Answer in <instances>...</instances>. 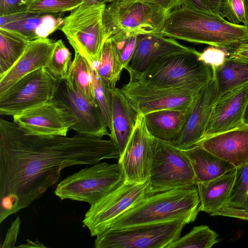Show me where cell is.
I'll return each mask as SVG.
<instances>
[{
    "label": "cell",
    "instance_id": "obj_1",
    "mask_svg": "<svg viewBox=\"0 0 248 248\" xmlns=\"http://www.w3.org/2000/svg\"><path fill=\"white\" fill-rule=\"evenodd\" d=\"M111 140L77 133L72 137L29 134L0 119V223L39 199L63 169L118 158Z\"/></svg>",
    "mask_w": 248,
    "mask_h": 248
},
{
    "label": "cell",
    "instance_id": "obj_2",
    "mask_svg": "<svg viewBox=\"0 0 248 248\" xmlns=\"http://www.w3.org/2000/svg\"><path fill=\"white\" fill-rule=\"evenodd\" d=\"M159 34L226 49L248 39V27L181 6L170 12Z\"/></svg>",
    "mask_w": 248,
    "mask_h": 248
},
{
    "label": "cell",
    "instance_id": "obj_3",
    "mask_svg": "<svg viewBox=\"0 0 248 248\" xmlns=\"http://www.w3.org/2000/svg\"><path fill=\"white\" fill-rule=\"evenodd\" d=\"M196 186L154 194L131 207L111 224L109 229L181 220L193 222L200 211Z\"/></svg>",
    "mask_w": 248,
    "mask_h": 248
},
{
    "label": "cell",
    "instance_id": "obj_4",
    "mask_svg": "<svg viewBox=\"0 0 248 248\" xmlns=\"http://www.w3.org/2000/svg\"><path fill=\"white\" fill-rule=\"evenodd\" d=\"M195 48L172 54L155 61L134 78L141 83L158 88H182L199 93L212 79L211 67L200 61Z\"/></svg>",
    "mask_w": 248,
    "mask_h": 248
},
{
    "label": "cell",
    "instance_id": "obj_5",
    "mask_svg": "<svg viewBox=\"0 0 248 248\" xmlns=\"http://www.w3.org/2000/svg\"><path fill=\"white\" fill-rule=\"evenodd\" d=\"M170 11L138 0H116L106 4L103 15L106 40L121 32L159 33Z\"/></svg>",
    "mask_w": 248,
    "mask_h": 248
},
{
    "label": "cell",
    "instance_id": "obj_6",
    "mask_svg": "<svg viewBox=\"0 0 248 248\" xmlns=\"http://www.w3.org/2000/svg\"><path fill=\"white\" fill-rule=\"evenodd\" d=\"M106 6L99 2L81 4L63 18L60 29L75 51L92 66H96L106 40L103 24Z\"/></svg>",
    "mask_w": 248,
    "mask_h": 248
},
{
    "label": "cell",
    "instance_id": "obj_7",
    "mask_svg": "<svg viewBox=\"0 0 248 248\" xmlns=\"http://www.w3.org/2000/svg\"><path fill=\"white\" fill-rule=\"evenodd\" d=\"M124 182L118 163L98 162L67 177L54 192L61 200L85 202L92 206Z\"/></svg>",
    "mask_w": 248,
    "mask_h": 248
},
{
    "label": "cell",
    "instance_id": "obj_8",
    "mask_svg": "<svg viewBox=\"0 0 248 248\" xmlns=\"http://www.w3.org/2000/svg\"><path fill=\"white\" fill-rule=\"evenodd\" d=\"M148 181L153 194L196 186L190 162L184 151L155 139Z\"/></svg>",
    "mask_w": 248,
    "mask_h": 248
},
{
    "label": "cell",
    "instance_id": "obj_9",
    "mask_svg": "<svg viewBox=\"0 0 248 248\" xmlns=\"http://www.w3.org/2000/svg\"><path fill=\"white\" fill-rule=\"evenodd\" d=\"M186 224L175 220L108 229L96 236V248H166L178 239Z\"/></svg>",
    "mask_w": 248,
    "mask_h": 248
},
{
    "label": "cell",
    "instance_id": "obj_10",
    "mask_svg": "<svg viewBox=\"0 0 248 248\" xmlns=\"http://www.w3.org/2000/svg\"><path fill=\"white\" fill-rule=\"evenodd\" d=\"M153 194L149 181L140 184L124 182L91 206L83 223L91 236H97L109 229L112 223L124 212Z\"/></svg>",
    "mask_w": 248,
    "mask_h": 248
},
{
    "label": "cell",
    "instance_id": "obj_11",
    "mask_svg": "<svg viewBox=\"0 0 248 248\" xmlns=\"http://www.w3.org/2000/svg\"><path fill=\"white\" fill-rule=\"evenodd\" d=\"M58 82L46 68L26 75L0 95V114L13 116L52 100Z\"/></svg>",
    "mask_w": 248,
    "mask_h": 248
},
{
    "label": "cell",
    "instance_id": "obj_12",
    "mask_svg": "<svg viewBox=\"0 0 248 248\" xmlns=\"http://www.w3.org/2000/svg\"><path fill=\"white\" fill-rule=\"evenodd\" d=\"M138 114L169 109H186L194 103L198 93L182 89L158 88L130 79L121 89Z\"/></svg>",
    "mask_w": 248,
    "mask_h": 248
},
{
    "label": "cell",
    "instance_id": "obj_13",
    "mask_svg": "<svg viewBox=\"0 0 248 248\" xmlns=\"http://www.w3.org/2000/svg\"><path fill=\"white\" fill-rule=\"evenodd\" d=\"M54 98L73 115L77 133L102 138L110 133L96 102L89 99L65 79L58 80Z\"/></svg>",
    "mask_w": 248,
    "mask_h": 248
},
{
    "label": "cell",
    "instance_id": "obj_14",
    "mask_svg": "<svg viewBox=\"0 0 248 248\" xmlns=\"http://www.w3.org/2000/svg\"><path fill=\"white\" fill-rule=\"evenodd\" d=\"M155 140L147 129L144 115L139 114L133 133L118 161L125 182L140 184L148 181Z\"/></svg>",
    "mask_w": 248,
    "mask_h": 248
},
{
    "label": "cell",
    "instance_id": "obj_15",
    "mask_svg": "<svg viewBox=\"0 0 248 248\" xmlns=\"http://www.w3.org/2000/svg\"><path fill=\"white\" fill-rule=\"evenodd\" d=\"M13 118L25 132L37 135L66 136L76 123L71 113L55 98Z\"/></svg>",
    "mask_w": 248,
    "mask_h": 248
},
{
    "label": "cell",
    "instance_id": "obj_16",
    "mask_svg": "<svg viewBox=\"0 0 248 248\" xmlns=\"http://www.w3.org/2000/svg\"><path fill=\"white\" fill-rule=\"evenodd\" d=\"M248 104V83L223 95L214 103L201 140L245 124L244 117Z\"/></svg>",
    "mask_w": 248,
    "mask_h": 248
},
{
    "label": "cell",
    "instance_id": "obj_17",
    "mask_svg": "<svg viewBox=\"0 0 248 248\" xmlns=\"http://www.w3.org/2000/svg\"><path fill=\"white\" fill-rule=\"evenodd\" d=\"M194 49L159 33L140 35L132 58L125 69L130 78H134L160 59L172 54L191 51Z\"/></svg>",
    "mask_w": 248,
    "mask_h": 248
},
{
    "label": "cell",
    "instance_id": "obj_18",
    "mask_svg": "<svg viewBox=\"0 0 248 248\" xmlns=\"http://www.w3.org/2000/svg\"><path fill=\"white\" fill-rule=\"evenodd\" d=\"M216 85L212 79L198 93L181 134L172 144L185 150L197 145L203 138L216 98Z\"/></svg>",
    "mask_w": 248,
    "mask_h": 248
},
{
    "label": "cell",
    "instance_id": "obj_19",
    "mask_svg": "<svg viewBox=\"0 0 248 248\" xmlns=\"http://www.w3.org/2000/svg\"><path fill=\"white\" fill-rule=\"evenodd\" d=\"M197 145L231 163L235 168L242 166L248 163V124L212 136Z\"/></svg>",
    "mask_w": 248,
    "mask_h": 248
},
{
    "label": "cell",
    "instance_id": "obj_20",
    "mask_svg": "<svg viewBox=\"0 0 248 248\" xmlns=\"http://www.w3.org/2000/svg\"><path fill=\"white\" fill-rule=\"evenodd\" d=\"M56 41L48 37L30 41L26 50L4 75L0 76V95L26 75L46 68Z\"/></svg>",
    "mask_w": 248,
    "mask_h": 248
},
{
    "label": "cell",
    "instance_id": "obj_21",
    "mask_svg": "<svg viewBox=\"0 0 248 248\" xmlns=\"http://www.w3.org/2000/svg\"><path fill=\"white\" fill-rule=\"evenodd\" d=\"M109 95L111 129L109 137L117 146L121 156L133 133L139 114L121 89L110 88Z\"/></svg>",
    "mask_w": 248,
    "mask_h": 248
},
{
    "label": "cell",
    "instance_id": "obj_22",
    "mask_svg": "<svg viewBox=\"0 0 248 248\" xmlns=\"http://www.w3.org/2000/svg\"><path fill=\"white\" fill-rule=\"evenodd\" d=\"M193 106L186 109H162L143 115L148 131L155 138L173 144L183 131Z\"/></svg>",
    "mask_w": 248,
    "mask_h": 248
},
{
    "label": "cell",
    "instance_id": "obj_23",
    "mask_svg": "<svg viewBox=\"0 0 248 248\" xmlns=\"http://www.w3.org/2000/svg\"><path fill=\"white\" fill-rule=\"evenodd\" d=\"M63 18L59 15L40 14L28 12L22 13L20 18L0 27L14 31L29 41L45 38L60 30Z\"/></svg>",
    "mask_w": 248,
    "mask_h": 248
},
{
    "label": "cell",
    "instance_id": "obj_24",
    "mask_svg": "<svg viewBox=\"0 0 248 248\" xmlns=\"http://www.w3.org/2000/svg\"><path fill=\"white\" fill-rule=\"evenodd\" d=\"M235 174V169L212 180L196 184L200 211L210 215L227 204Z\"/></svg>",
    "mask_w": 248,
    "mask_h": 248
},
{
    "label": "cell",
    "instance_id": "obj_25",
    "mask_svg": "<svg viewBox=\"0 0 248 248\" xmlns=\"http://www.w3.org/2000/svg\"><path fill=\"white\" fill-rule=\"evenodd\" d=\"M183 151L190 162L197 184L212 180L236 169L199 145Z\"/></svg>",
    "mask_w": 248,
    "mask_h": 248
},
{
    "label": "cell",
    "instance_id": "obj_26",
    "mask_svg": "<svg viewBox=\"0 0 248 248\" xmlns=\"http://www.w3.org/2000/svg\"><path fill=\"white\" fill-rule=\"evenodd\" d=\"M212 70L217 90L215 102L227 93L248 83V63L227 57L221 66Z\"/></svg>",
    "mask_w": 248,
    "mask_h": 248
},
{
    "label": "cell",
    "instance_id": "obj_27",
    "mask_svg": "<svg viewBox=\"0 0 248 248\" xmlns=\"http://www.w3.org/2000/svg\"><path fill=\"white\" fill-rule=\"evenodd\" d=\"M30 42L16 31L0 28V76L6 73L17 61Z\"/></svg>",
    "mask_w": 248,
    "mask_h": 248
},
{
    "label": "cell",
    "instance_id": "obj_28",
    "mask_svg": "<svg viewBox=\"0 0 248 248\" xmlns=\"http://www.w3.org/2000/svg\"><path fill=\"white\" fill-rule=\"evenodd\" d=\"M95 69L97 75L106 86L108 88L116 87L124 68L109 38L105 41Z\"/></svg>",
    "mask_w": 248,
    "mask_h": 248
},
{
    "label": "cell",
    "instance_id": "obj_29",
    "mask_svg": "<svg viewBox=\"0 0 248 248\" xmlns=\"http://www.w3.org/2000/svg\"><path fill=\"white\" fill-rule=\"evenodd\" d=\"M90 68L88 61L80 54L75 52L65 80L89 99L96 102L93 93Z\"/></svg>",
    "mask_w": 248,
    "mask_h": 248
},
{
    "label": "cell",
    "instance_id": "obj_30",
    "mask_svg": "<svg viewBox=\"0 0 248 248\" xmlns=\"http://www.w3.org/2000/svg\"><path fill=\"white\" fill-rule=\"evenodd\" d=\"M217 233L207 225L194 227L183 237H179L166 248H210L217 243Z\"/></svg>",
    "mask_w": 248,
    "mask_h": 248
},
{
    "label": "cell",
    "instance_id": "obj_31",
    "mask_svg": "<svg viewBox=\"0 0 248 248\" xmlns=\"http://www.w3.org/2000/svg\"><path fill=\"white\" fill-rule=\"evenodd\" d=\"M72 62V53L64 42L59 39L55 42L46 68L58 80L66 79Z\"/></svg>",
    "mask_w": 248,
    "mask_h": 248
},
{
    "label": "cell",
    "instance_id": "obj_32",
    "mask_svg": "<svg viewBox=\"0 0 248 248\" xmlns=\"http://www.w3.org/2000/svg\"><path fill=\"white\" fill-rule=\"evenodd\" d=\"M86 0H34L27 12L40 14L61 15L79 7Z\"/></svg>",
    "mask_w": 248,
    "mask_h": 248
},
{
    "label": "cell",
    "instance_id": "obj_33",
    "mask_svg": "<svg viewBox=\"0 0 248 248\" xmlns=\"http://www.w3.org/2000/svg\"><path fill=\"white\" fill-rule=\"evenodd\" d=\"M235 171V179L226 205L248 210V163L236 168Z\"/></svg>",
    "mask_w": 248,
    "mask_h": 248
},
{
    "label": "cell",
    "instance_id": "obj_34",
    "mask_svg": "<svg viewBox=\"0 0 248 248\" xmlns=\"http://www.w3.org/2000/svg\"><path fill=\"white\" fill-rule=\"evenodd\" d=\"M139 35L132 32H121L108 38L111 40L115 53L124 69L128 66L132 58Z\"/></svg>",
    "mask_w": 248,
    "mask_h": 248
},
{
    "label": "cell",
    "instance_id": "obj_35",
    "mask_svg": "<svg viewBox=\"0 0 248 248\" xmlns=\"http://www.w3.org/2000/svg\"><path fill=\"white\" fill-rule=\"evenodd\" d=\"M95 66L91 65L90 68L94 96L99 106L103 119L110 131L111 129L110 88L106 86L98 76Z\"/></svg>",
    "mask_w": 248,
    "mask_h": 248
},
{
    "label": "cell",
    "instance_id": "obj_36",
    "mask_svg": "<svg viewBox=\"0 0 248 248\" xmlns=\"http://www.w3.org/2000/svg\"><path fill=\"white\" fill-rule=\"evenodd\" d=\"M219 16L232 23L248 27V0H222Z\"/></svg>",
    "mask_w": 248,
    "mask_h": 248
},
{
    "label": "cell",
    "instance_id": "obj_37",
    "mask_svg": "<svg viewBox=\"0 0 248 248\" xmlns=\"http://www.w3.org/2000/svg\"><path fill=\"white\" fill-rule=\"evenodd\" d=\"M227 57L225 49L210 46L200 52L199 59L210 65L213 70L221 66Z\"/></svg>",
    "mask_w": 248,
    "mask_h": 248
},
{
    "label": "cell",
    "instance_id": "obj_38",
    "mask_svg": "<svg viewBox=\"0 0 248 248\" xmlns=\"http://www.w3.org/2000/svg\"><path fill=\"white\" fill-rule=\"evenodd\" d=\"M222 0H185L182 6L212 15L219 16V9Z\"/></svg>",
    "mask_w": 248,
    "mask_h": 248
},
{
    "label": "cell",
    "instance_id": "obj_39",
    "mask_svg": "<svg viewBox=\"0 0 248 248\" xmlns=\"http://www.w3.org/2000/svg\"><path fill=\"white\" fill-rule=\"evenodd\" d=\"M34 0H0V16H6L27 12Z\"/></svg>",
    "mask_w": 248,
    "mask_h": 248
},
{
    "label": "cell",
    "instance_id": "obj_40",
    "mask_svg": "<svg viewBox=\"0 0 248 248\" xmlns=\"http://www.w3.org/2000/svg\"><path fill=\"white\" fill-rule=\"evenodd\" d=\"M227 57L248 63V39L225 49Z\"/></svg>",
    "mask_w": 248,
    "mask_h": 248
},
{
    "label": "cell",
    "instance_id": "obj_41",
    "mask_svg": "<svg viewBox=\"0 0 248 248\" xmlns=\"http://www.w3.org/2000/svg\"><path fill=\"white\" fill-rule=\"evenodd\" d=\"M210 216H222L248 220V210L234 206L225 205Z\"/></svg>",
    "mask_w": 248,
    "mask_h": 248
},
{
    "label": "cell",
    "instance_id": "obj_42",
    "mask_svg": "<svg viewBox=\"0 0 248 248\" xmlns=\"http://www.w3.org/2000/svg\"><path fill=\"white\" fill-rule=\"evenodd\" d=\"M21 220L17 216L12 223L8 229L3 243L0 245L1 248H16L18 235L19 232Z\"/></svg>",
    "mask_w": 248,
    "mask_h": 248
},
{
    "label": "cell",
    "instance_id": "obj_43",
    "mask_svg": "<svg viewBox=\"0 0 248 248\" xmlns=\"http://www.w3.org/2000/svg\"><path fill=\"white\" fill-rule=\"evenodd\" d=\"M116 0H112V1ZM141 1L156 5L168 11L178 8L184 4L185 0H124Z\"/></svg>",
    "mask_w": 248,
    "mask_h": 248
},
{
    "label": "cell",
    "instance_id": "obj_44",
    "mask_svg": "<svg viewBox=\"0 0 248 248\" xmlns=\"http://www.w3.org/2000/svg\"><path fill=\"white\" fill-rule=\"evenodd\" d=\"M27 243L22 244L20 246H16L17 248H46L42 243L36 240L33 242L30 240H27Z\"/></svg>",
    "mask_w": 248,
    "mask_h": 248
},
{
    "label": "cell",
    "instance_id": "obj_45",
    "mask_svg": "<svg viewBox=\"0 0 248 248\" xmlns=\"http://www.w3.org/2000/svg\"><path fill=\"white\" fill-rule=\"evenodd\" d=\"M112 0H86L82 4H89L90 3H96V2L106 4L107 3H109V2H111Z\"/></svg>",
    "mask_w": 248,
    "mask_h": 248
},
{
    "label": "cell",
    "instance_id": "obj_46",
    "mask_svg": "<svg viewBox=\"0 0 248 248\" xmlns=\"http://www.w3.org/2000/svg\"><path fill=\"white\" fill-rule=\"evenodd\" d=\"M244 121L245 123L248 124V104L245 110L244 117Z\"/></svg>",
    "mask_w": 248,
    "mask_h": 248
}]
</instances>
